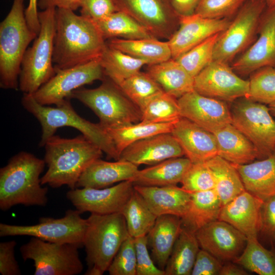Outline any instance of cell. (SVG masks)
I'll list each match as a JSON object with an SVG mask.
<instances>
[{
	"label": "cell",
	"instance_id": "cell-58",
	"mask_svg": "<svg viewBox=\"0 0 275 275\" xmlns=\"http://www.w3.org/2000/svg\"><path fill=\"white\" fill-rule=\"evenodd\" d=\"M274 152H275V150H274Z\"/></svg>",
	"mask_w": 275,
	"mask_h": 275
},
{
	"label": "cell",
	"instance_id": "cell-57",
	"mask_svg": "<svg viewBox=\"0 0 275 275\" xmlns=\"http://www.w3.org/2000/svg\"><path fill=\"white\" fill-rule=\"evenodd\" d=\"M266 4L267 8H270L275 6V0H262Z\"/></svg>",
	"mask_w": 275,
	"mask_h": 275
},
{
	"label": "cell",
	"instance_id": "cell-29",
	"mask_svg": "<svg viewBox=\"0 0 275 275\" xmlns=\"http://www.w3.org/2000/svg\"><path fill=\"white\" fill-rule=\"evenodd\" d=\"M148 66L147 73L168 94L178 99L194 90V78L176 60Z\"/></svg>",
	"mask_w": 275,
	"mask_h": 275
},
{
	"label": "cell",
	"instance_id": "cell-13",
	"mask_svg": "<svg viewBox=\"0 0 275 275\" xmlns=\"http://www.w3.org/2000/svg\"><path fill=\"white\" fill-rule=\"evenodd\" d=\"M55 71V74L32 94L40 104L58 105L66 99H70V95L74 90L95 80H103L106 77L100 58L84 64Z\"/></svg>",
	"mask_w": 275,
	"mask_h": 275
},
{
	"label": "cell",
	"instance_id": "cell-6",
	"mask_svg": "<svg viewBox=\"0 0 275 275\" xmlns=\"http://www.w3.org/2000/svg\"><path fill=\"white\" fill-rule=\"evenodd\" d=\"M82 245L89 268L85 274L102 275L107 271L122 243L128 236L127 225L121 213H91Z\"/></svg>",
	"mask_w": 275,
	"mask_h": 275
},
{
	"label": "cell",
	"instance_id": "cell-36",
	"mask_svg": "<svg viewBox=\"0 0 275 275\" xmlns=\"http://www.w3.org/2000/svg\"><path fill=\"white\" fill-rule=\"evenodd\" d=\"M175 122L150 123L140 121L106 130L120 156L126 148L136 142L161 133H171Z\"/></svg>",
	"mask_w": 275,
	"mask_h": 275
},
{
	"label": "cell",
	"instance_id": "cell-49",
	"mask_svg": "<svg viewBox=\"0 0 275 275\" xmlns=\"http://www.w3.org/2000/svg\"><path fill=\"white\" fill-rule=\"evenodd\" d=\"M259 234L275 244V195L263 200L260 210Z\"/></svg>",
	"mask_w": 275,
	"mask_h": 275
},
{
	"label": "cell",
	"instance_id": "cell-1",
	"mask_svg": "<svg viewBox=\"0 0 275 275\" xmlns=\"http://www.w3.org/2000/svg\"><path fill=\"white\" fill-rule=\"evenodd\" d=\"M106 46L96 23L67 9L56 8L53 64L64 69L100 58Z\"/></svg>",
	"mask_w": 275,
	"mask_h": 275
},
{
	"label": "cell",
	"instance_id": "cell-4",
	"mask_svg": "<svg viewBox=\"0 0 275 275\" xmlns=\"http://www.w3.org/2000/svg\"><path fill=\"white\" fill-rule=\"evenodd\" d=\"M21 103L40 123L42 134L40 146H44L58 128L69 126L80 131L97 145L108 158L119 159L120 156L106 129L99 123H92L80 117L73 108L70 99H65L56 107H50L38 103L32 94L23 93Z\"/></svg>",
	"mask_w": 275,
	"mask_h": 275
},
{
	"label": "cell",
	"instance_id": "cell-12",
	"mask_svg": "<svg viewBox=\"0 0 275 275\" xmlns=\"http://www.w3.org/2000/svg\"><path fill=\"white\" fill-rule=\"evenodd\" d=\"M266 4L262 0H250L240 9L215 43L213 60L228 63L244 50L258 31Z\"/></svg>",
	"mask_w": 275,
	"mask_h": 275
},
{
	"label": "cell",
	"instance_id": "cell-18",
	"mask_svg": "<svg viewBox=\"0 0 275 275\" xmlns=\"http://www.w3.org/2000/svg\"><path fill=\"white\" fill-rule=\"evenodd\" d=\"M258 32L255 42L233 64L234 71L248 74L263 67H275V6L267 7Z\"/></svg>",
	"mask_w": 275,
	"mask_h": 275
},
{
	"label": "cell",
	"instance_id": "cell-41",
	"mask_svg": "<svg viewBox=\"0 0 275 275\" xmlns=\"http://www.w3.org/2000/svg\"><path fill=\"white\" fill-rule=\"evenodd\" d=\"M118 86L141 111L151 98L163 91L147 72L141 71L125 79Z\"/></svg>",
	"mask_w": 275,
	"mask_h": 275
},
{
	"label": "cell",
	"instance_id": "cell-16",
	"mask_svg": "<svg viewBox=\"0 0 275 275\" xmlns=\"http://www.w3.org/2000/svg\"><path fill=\"white\" fill-rule=\"evenodd\" d=\"M201 249L223 263L233 261L243 251L246 236L229 223L217 219L195 232Z\"/></svg>",
	"mask_w": 275,
	"mask_h": 275
},
{
	"label": "cell",
	"instance_id": "cell-14",
	"mask_svg": "<svg viewBox=\"0 0 275 275\" xmlns=\"http://www.w3.org/2000/svg\"><path fill=\"white\" fill-rule=\"evenodd\" d=\"M249 80L239 77L228 63L213 60L194 78V90L223 101L246 97Z\"/></svg>",
	"mask_w": 275,
	"mask_h": 275
},
{
	"label": "cell",
	"instance_id": "cell-53",
	"mask_svg": "<svg viewBox=\"0 0 275 275\" xmlns=\"http://www.w3.org/2000/svg\"><path fill=\"white\" fill-rule=\"evenodd\" d=\"M38 0H29L28 7L25 10V17L29 28L38 35L40 22L38 11Z\"/></svg>",
	"mask_w": 275,
	"mask_h": 275
},
{
	"label": "cell",
	"instance_id": "cell-31",
	"mask_svg": "<svg viewBox=\"0 0 275 275\" xmlns=\"http://www.w3.org/2000/svg\"><path fill=\"white\" fill-rule=\"evenodd\" d=\"M191 195L188 209L181 221L183 228L195 233L218 219L223 205L214 189L191 193Z\"/></svg>",
	"mask_w": 275,
	"mask_h": 275
},
{
	"label": "cell",
	"instance_id": "cell-22",
	"mask_svg": "<svg viewBox=\"0 0 275 275\" xmlns=\"http://www.w3.org/2000/svg\"><path fill=\"white\" fill-rule=\"evenodd\" d=\"M171 133L192 163L205 162L217 155L214 134L185 118L174 123Z\"/></svg>",
	"mask_w": 275,
	"mask_h": 275
},
{
	"label": "cell",
	"instance_id": "cell-52",
	"mask_svg": "<svg viewBox=\"0 0 275 275\" xmlns=\"http://www.w3.org/2000/svg\"><path fill=\"white\" fill-rule=\"evenodd\" d=\"M82 0H38V8L41 10L46 9L63 8L75 11L80 7Z\"/></svg>",
	"mask_w": 275,
	"mask_h": 275
},
{
	"label": "cell",
	"instance_id": "cell-23",
	"mask_svg": "<svg viewBox=\"0 0 275 275\" xmlns=\"http://www.w3.org/2000/svg\"><path fill=\"white\" fill-rule=\"evenodd\" d=\"M262 202V200L244 190L223 206L218 219L232 225L247 239L258 238Z\"/></svg>",
	"mask_w": 275,
	"mask_h": 275
},
{
	"label": "cell",
	"instance_id": "cell-28",
	"mask_svg": "<svg viewBox=\"0 0 275 275\" xmlns=\"http://www.w3.org/2000/svg\"><path fill=\"white\" fill-rule=\"evenodd\" d=\"M213 134L215 137L217 155L236 164H244L259 158L255 145L231 123Z\"/></svg>",
	"mask_w": 275,
	"mask_h": 275
},
{
	"label": "cell",
	"instance_id": "cell-21",
	"mask_svg": "<svg viewBox=\"0 0 275 275\" xmlns=\"http://www.w3.org/2000/svg\"><path fill=\"white\" fill-rule=\"evenodd\" d=\"M184 155L182 148L172 134L164 133L130 145L122 152L119 160L127 161L138 166H152Z\"/></svg>",
	"mask_w": 275,
	"mask_h": 275
},
{
	"label": "cell",
	"instance_id": "cell-11",
	"mask_svg": "<svg viewBox=\"0 0 275 275\" xmlns=\"http://www.w3.org/2000/svg\"><path fill=\"white\" fill-rule=\"evenodd\" d=\"M77 209L66 211L64 217H42L34 225L0 224V236H30L46 241L72 243L82 246L87 227V219L82 218Z\"/></svg>",
	"mask_w": 275,
	"mask_h": 275
},
{
	"label": "cell",
	"instance_id": "cell-35",
	"mask_svg": "<svg viewBox=\"0 0 275 275\" xmlns=\"http://www.w3.org/2000/svg\"><path fill=\"white\" fill-rule=\"evenodd\" d=\"M95 22L105 40L119 37L125 39L156 38L122 11H117L102 20Z\"/></svg>",
	"mask_w": 275,
	"mask_h": 275
},
{
	"label": "cell",
	"instance_id": "cell-50",
	"mask_svg": "<svg viewBox=\"0 0 275 275\" xmlns=\"http://www.w3.org/2000/svg\"><path fill=\"white\" fill-rule=\"evenodd\" d=\"M223 264L207 251L200 249L191 275H219Z\"/></svg>",
	"mask_w": 275,
	"mask_h": 275
},
{
	"label": "cell",
	"instance_id": "cell-54",
	"mask_svg": "<svg viewBox=\"0 0 275 275\" xmlns=\"http://www.w3.org/2000/svg\"><path fill=\"white\" fill-rule=\"evenodd\" d=\"M200 0H172V7L175 13L180 16L195 13Z\"/></svg>",
	"mask_w": 275,
	"mask_h": 275
},
{
	"label": "cell",
	"instance_id": "cell-32",
	"mask_svg": "<svg viewBox=\"0 0 275 275\" xmlns=\"http://www.w3.org/2000/svg\"><path fill=\"white\" fill-rule=\"evenodd\" d=\"M110 47L144 60L148 65L158 64L172 58L168 41L157 38L125 39L112 38L106 42Z\"/></svg>",
	"mask_w": 275,
	"mask_h": 275
},
{
	"label": "cell",
	"instance_id": "cell-19",
	"mask_svg": "<svg viewBox=\"0 0 275 275\" xmlns=\"http://www.w3.org/2000/svg\"><path fill=\"white\" fill-rule=\"evenodd\" d=\"M179 18V28L168 41L174 60L211 36L224 32L231 23L227 18H207L196 13Z\"/></svg>",
	"mask_w": 275,
	"mask_h": 275
},
{
	"label": "cell",
	"instance_id": "cell-42",
	"mask_svg": "<svg viewBox=\"0 0 275 275\" xmlns=\"http://www.w3.org/2000/svg\"><path fill=\"white\" fill-rule=\"evenodd\" d=\"M221 33L208 38L180 56L176 60L195 78L213 60L215 45Z\"/></svg>",
	"mask_w": 275,
	"mask_h": 275
},
{
	"label": "cell",
	"instance_id": "cell-37",
	"mask_svg": "<svg viewBox=\"0 0 275 275\" xmlns=\"http://www.w3.org/2000/svg\"><path fill=\"white\" fill-rule=\"evenodd\" d=\"M102 67L106 77L117 86L122 81L140 71L147 62L106 46L100 57Z\"/></svg>",
	"mask_w": 275,
	"mask_h": 275
},
{
	"label": "cell",
	"instance_id": "cell-43",
	"mask_svg": "<svg viewBox=\"0 0 275 275\" xmlns=\"http://www.w3.org/2000/svg\"><path fill=\"white\" fill-rule=\"evenodd\" d=\"M249 82L246 98L268 105L275 102V67L267 66L256 70Z\"/></svg>",
	"mask_w": 275,
	"mask_h": 275
},
{
	"label": "cell",
	"instance_id": "cell-15",
	"mask_svg": "<svg viewBox=\"0 0 275 275\" xmlns=\"http://www.w3.org/2000/svg\"><path fill=\"white\" fill-rule=\"evenodd\" d=\"M134 190L133 182L128 180L103 188L70 189L66 197L81 213L109 214L121 213Z\"/></svg>",
	"mask_w": 275,
	"mask_h": 275
},
{
	"label": "cell",
	"instance_id": "cell-30",
	"mask_svg": "<svg viewBox=\"0 0 275 275\" xmlns=\"http://www.w3.org/2000/svg\"><path fill=\"white\" fill-rule=\"evenodd\" d=\"M192 162L186 157L168 159L139 170L131 180L134 185L163 186L176 185L182 178Z\"/></svg>",
	"mask_w": 275,
	"mask_h": 275
},
{
	"label": "cell",
	"instance_id": "cell-33",
	"mask_svg": "<svg viewBox=\"0 0 275 275\" xmlns=\"http://www.w3.org/2000/svg\"><path fill=\"white\" fill-rule=\"evenodd\" d=\"M200 248L195 233L182 227L164 268L165 275H191Z\"/></svg>",
	"mask_w": 275,
	"mask_h": 275
},
{
	"label": "cell",
	"instance_id": "cell-25",
	"mask_svg": "<svg viewBox=\"0 0 275 275\" xmlns=\"http://www.w3.org/2000/svg\"><path fill=\"white\" fill-rule=\"evenodd\" d=\"M139 170L138 166L127 161L109 162L98 158L83 172L76 188H103L115 183L131 181Z\"/></svg>",
	"mask_w": 275,
	"mask_h": 275
},
{
	"label": "cell",
	"instance_id": "cell-47",
	"mask_svg": "<svg viewBox=\"0 0 275 275\" xmlns=\"http://www.w3.org/2000/svg\"><path fill=\"white\" fill-rule=\"evenodd\" d=\"M136 260V275H165L155 264L148 250L147 235L134 238Z\"/></svg>",
	"mask_w": 275,
	"mask_h": 275
},
{
	"label": "cell",
	"instance_id": "cell-9",
	"mask_svg": "<svg viewBox=\"0 0 275 275\" xmlns=\"http://www.w3.org/2000/svg\"><path fill=\"white\" fill-rule=\"evenodd\" d=\"M72 243L50 242L32 237L20 251L25 261L34 262L35 275H76L83 270L78 249Z\"/></svg>",
	"mask_w": 275,
	"mask_h": 275
},
{
	"label": "cell",
	"instance_id": "cell-20",
	"mask_svg": "<svg viewBox=\"0 0 275 275\" xmlns=\"http://www.w3.org/2000/svg\"><path fill=\"white\" fill-rule=\"evenodd\" d=\"M122 11L156 38L169 39L175 32L176 19L162 0H115Z\"/></svg>",
	"mask_w": 275,
	"mask_h": 275
},
{
	"label": "cell",
	"instance_id": "cell-7",
	"mask_svg": "<svg viewBox=\"0 0 275 275\" xmlns=\"http://www.w3.org/2000/svg\"><path fill=\"white\" fill-rule=\"evenodd\" d=\"M56 8L38 13L40 29L32 45L23 56L19 77V89L33 94L56 73L53 64Z\"/></svg>",
	"mask_w": 275,
	"mask_h": 275
},
{
	"label": "cell",
	"instance_id": "cell-3",
	"mask_svg": "<svg viewBox=\"0 0 275 275\" xmlns=\"http://www.w3.org/2000/svg\"><path fill=\"white\" fill-rule=\"evenodd\" d=\"M45 162L22 151L0 170V209L6 211L17 205L44 206L48 188L42 187L40 176Z\"/></svg>",
	"mask_w": 275,
	"mask_h": 275
},
{
	"label": "cell",
	"instance_id": "cell-56",
	"mask_svg": "<svg viewBox=\"0 0 275 275\" xmlns=\"http://www.w3.org/2000/svg\"><path fill=\"white\" fill-rule=\"evenodd\" d=\"M268 106L271 114L275 116V102L270 103Z\"/></svg>",
	"mask_w": 275,
	"mask_h": 275
},
{
	"label": "cell",
	"instance_id": "cell-27",
	"mask_svg": "<svg viewBox=\"0 0 275 275\" xmlns=\"http://www.w3.org/2000/svg\"><path fill=\"white\" fill-rule=\"evenodd\" d=\"M181 229L180 217L164 214L157 217L153 227L147 234L152 258L161 270L164 269Z\"/></svg>",
	"mask_w": 275,
	"mask_h": 275
},
{
	"label": "cell",
	"instance_id": "cell-24",
	"mask_svg": "<svg viewBox=\"0 0 275 275\" xmlns=\"http://www.w3.org/2000/svg\"><path fill=\"white\" fill-rule=\"evenodd\" d=\"M151 210L157 216L164 214L183 217L191 201V193L176 185L163 186L134 185Z\"/></svg>",
	"mask_w": 275,
	"mask_h": 275
},
{
	"label": "cell",
	"instance_id": "cell-51",
	"mask_svg": "<svg viewBox=\"0 0 275 275\" xmlns=\"http://www.w3.org/2000/svg\"><path fill=\"white\" fill-rule=\"evenodd\" d=\"M15 240L0 243V273L2 275H20L21 272L15 257Z\"/></svg>",
	"mask_w": 275,
	"mask_h": 275
},
{
	"label": "cell",
	"instance_id": "cell-55",
	"mask_svg": "<svg viewBox=\"0 0 275 275\" xmlns=\"http://www.w3.org/2000/svg\"><path fill=\"white\" fill-rule=\"evenodd\" d=\"M247 274H249V273L245 268L233 261L224 263L219 274V275Z\"/></svg>",
	"mask_w": 275,
	"mask_h": 275
},
{
	"label": "cell",
	"instance_id": "cell-45",
	"mask_svg": "<svg viewBox=\"0 0 275 275\" xmlns=\"http://www.w3.org/2000/svg\"><path fill=\"white\" fill-rule=\"evenodd\" d=\"M107 271L110 275H136L134 237L129 234L123 242Z\"/></svg>",
	"mask_w": 275,
	"mask_h": 275
},
{
	"label": "cell",
	"instance_id": "cell-59",
	"mask_svg": "<svg viewBox=\"0 0 275 275\" xmlns=\"http://www.w3.org/2000/svg\"><path fill=\"white\" fill-rule=\"evenodd\" d=\"M275 245V244H274Z\"/></svg>",
	"mask_w": 275,
	"mask_h": 275
},
{
	"label": "cell",
	"instance_id": "cell-48",
	"mask_svg": "<svg viewBox=\"0 0 275 275\" xmlns=\"http://www.w3.org/2000/svg\"><path fill=\"white\" fill-rule=\"evenodd\" d=\"M80 7L81 15L94 21L119 11L115 0H82Z\"/></svg>",
	"mask_w": 275,
	"mask_h": 275
},
{
	"label": "cell",
	"instance_id": "cell-44",
	"mask_svg": "<svg viewBox=\"0 0 275 275\" xmlns=\"http://www.w3.org/2000/svg\"><path fill=\"white\" fill-rule=\"evenodd\" d=\"M181 183V187L190 193L214 189L215 186L214 176L206 162L192 163Z\"/></svg>",
	"mask_w": 275,
	"mask_h": 275
},
{
	"label": "cell",
	"instance_id": "cell-26",
	"mask_svg": "<svg viewBox=\"0 0 275 275\" xmlns=\"http://www.w3.org/2000/svg\"><path fill=\"white\" fill-rule=\"evenodd\" d=\"M233 164L245 190L262 200L275 195V152L260 160Z\"/></svg>",
	"mask_w": 275,
	"mask_h": 275
},
{
	"label": "cell",
	"instance_id": "cell-2",
	"mask_svg": "<svg viewBox=\"0 0 275 275\" xmlns=\"http://www.w3.org/2000/svg\"><path fill=\"white\" fill-rule=\"evenodd\" d=\"M44 146V160L48 169L41 182L42 185L48 184L53 188L63 185L76 188L83 172L93 161L100 158L103 153L83 134L72 139L54 135Z\"/></svg>",
	"mask_w": 275,
	"mask_h": 275
},
{
	"label": "cell",
	"instance_id": "cell-17",
	"mask_svg": "<svg viewBox=\"0 0 275 275\" xmlns=\"http://www.w3.org/2000/svg\"><path fill=\"white\" fill-rule=\"evenodd\" d=\"M181 117L214 133L232 122L225 101L203 95L195 90L178 99Z\"/></svg>",
	"mask_w": 275,
	"mask_h": 275
},
{
	"label": "cell",
	"instance_id": "cell-39",
	"mask_svg": "<svg viewBox=\"0 0 275 275\" xmlns=\"http://www.w3.org/2000/svg\"><path fill=\"white\" fill-rule=\"evenodd\" d=\"M233 262L259 275H275V249H266L258 238L247 239L243 251Z\"/></svg>",
	"mask_w": 275,
	"mask_h": 275
},
{
	"label": "cell",
	"instance_id": "cell-8",
	"mask_svg": "<svg viewBox=\"0 0 275 275\" xmlns=\"http://www.w3.org/2000/svg\"><path fill=\"white\" fill-rule=\"evenodd\" d=\"M108 78L105 77L96 88L74 90L70 98L77 99L90 108L99 118V123L106 129L140 122V108Z\"/></svg>",
	"mask_w": 275,
	"mask_h": 275
},
{
	"label": "cell",
	"instance_id": "cell-5",
	"mask_svg": "<svg viewBox=\"0 0 275 275\" xmlns=\"http://www.w3.org/2000/svg\"><path fill=\"white\" fill-rule=\"evenodd\" d=\"M24 0H14L11 9L0 24V86L18 90L21 66L30 43L38 34L29 26Z\"/></svg>",
	"mask_w": 275,
	"mask_h": 275
},
{
	"label": "cell",
	"instance_id": "cell-46",
	"mask_svg": "<svg viewBox=\"0 0 275 275\" xmlns=\"http://www.w3.org/2000/svg\"><path fill=\"white\" fill-rule=\"evenodd\" d=\"M245 1L200 0L195 13L207 18H225L235 12Z\"/></svg>",
	"mask_w": 275,
	"mask_h": 275
},
{
	"label": "cell",
	"instance_id": "cell-40",
	"mask_svg": "<svg viewBox=\"0 0 275 275\" xmlns=\"http://www.w3.org/2000/svg\"><path fill=\"white\" fill-rule=\"evenodd\" d=\"M141 113V121L146 123H173L181 118L178 99L164 91L151 98Z\"/></svg>",
	"mask_w": 275,
	"mask_h": 275
},
{
	"label": "cell",
	"instance_id": "cell-10",
	"mask_svg": "<svg viewBox=\"0 0 275 275\" xmlns=\"http://www.w3.org/2000/svg\"><path fill=\"white\" fill-rule=\"evenodd\" d=\"M232 122L256 147L259 158L275 150V120L268 106L246 98L236 101L231 111Z\"/></svg>",
	"mask_w": 275,
	"mask_h": 275
},
{
	"label": "cell",
	"instance_id": "cell-34",
	"mask_svg": "<svg viewBox=\"0 0 275 275\" xmlns=\"http://www.w3.org/2000/svg\"><path fill=\"white\" fill-rule=\"evenodd\" d=\"M214 178V190L223 206L245 190L239 174L231 162L218 155L206 162Z\"/></svg>",
	"mask_w": 275,
	"mask_h": 275
},
{
	"label": "cell",
	"instance_id": "cell-38",
	"mask_svg": "<svg viewBox=\"0 0 275 275\" xmlns=\"http://www.w3.org/2000/svg\"><path fill=\"white\" fill-rule=\"evenodd\" d=\"M121 213L125 218L129 234L134 238L147 235L157 217L135 189Z\"/></svg>",
	"mask_w": 275,
	"mask_h": 275
}]
</instances>
